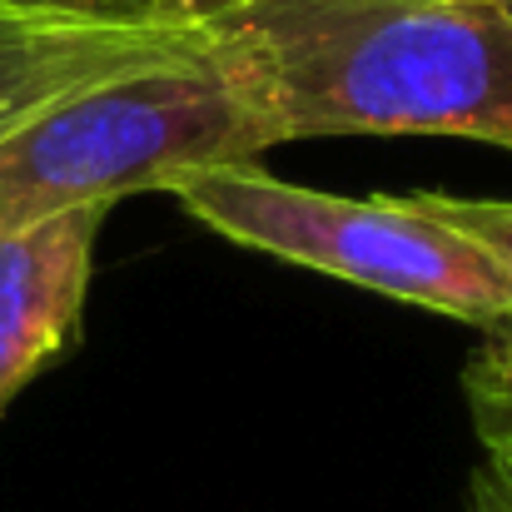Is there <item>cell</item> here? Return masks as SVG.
<instances>
[{
  "mask_svg": "<svg viewBox=\"0 0 512 512\" xmlns=\"http://www.w3.org/2000/svg\"><path fill=\"white\" fill-rule=\"evenodd\" d=\"M209 30L249 65L284 140L458 135L512 150L503 0H249Z\"/></svg>",
  "mask_w": 512,
  "mask_h": 512,
  "instance_id": "1",
  "label": "cell"
},
{
  "mask_svg": "<svg viewBox=\"0 0 512 512\" xmlns=\"http://www.w3.org/2000/svg\"><path fill=\"white\" fill-rule=\"evenodd\" d=\"M274 145H284V130L269 100L209 30L189 55L100 80L0 140V229L254 165Z\"/></svg>",
  "mask_w": 512,
  "mask_h": 512,
  "instance_id": "2",
  "label": "cell"
},
{
  "mask_svg": "<svg viewBox=\"0 0 512 512\" xmlns=\"http://www.w3.org/2000/svg\"><path fill=\"white\" fill-rule=\"evenodd\" d=\"M170 194L234 244L463 324H512V274L423 199H348L259 165L189 174Z\"/></svg>",
  "mask_w": 512,
  "mask_h": 512,
  "instance_id": "3",
  "label": "cell"
},
{
  "mask_svg": "<svg viewBox=\"0 0 512 512\" xmlns=\"http://www.w3.org/2000/svg\"><path fill=\"white\" fill-rule=\"evenodd\" d=\"M204 35L150 0H0V140L100 80L189 55Z\"/></svg>",
  "mask_w": 512,
  "mask_h": 512,
  "instance_id": "4",
  "label": "cell"
},
{
  "mask_svg": "<svg viewBox=\"0 0 512 512\" xmlns=\"http://www.w3.org/2000/svg\"><path fill=\"white\" fill-rule=\"evenodd\" d=\"M100 224L105 209H65L0 229V413L65 343H75Z\"/></svg>",
  "mask_w": 512,
  "mask_h": 512,
  "instance_id": "5",
  "label": "cell"
},
{
  "mask_svg": "<svg viewBox=\"0 0 512 512\" xmlns=\"http://www.w3.org/2000/svg\"><path fill=\"white\" fill-rule=\"evenodd\" d=\"M468 403L473 428L488 443V453H512V324L483 343V353L468 363Z\"/></svg>",
  "mask_w": 512,
  "mask_h": 512,
  "instance_id": "6",
  "label": "cell"
},
{
  "mask_svg": "<svg viewBox=\"0 0 512 512\" xmlns=\"http://www.w3.org/2000/svg\"><path fill=\"white\" fill-rule=\"evenodd\" d=\"M418 199L443 224H453L458 234L478 239L512 274V204H503V199H453V194H418Z\"/></svg>",
  "mask_w": 512,
  "mask_h": 512,
  "instance_id": "7",
  "label": "cell"
},
{
  "mask_svg": "<svg viewBox=\"0 0 512 512\" xmlns=\"http://www.w3.org/2000/svg\"><path fill=\"white\" fill-rule=\"evenodd\" d=\"M468 512H512V453H488L473 473Z\"/></svg>",
  "mask_w": 512,
  "mask_h": 512,
  "instance_id": "8",
  "label": "cell"
},
{
  "mask_svg": "<svg viewBox=\"0 0 512 512\" xmlns=\"http://www.w3.org/2000/svg\"><path fill=\"white\" fill-rule=\"evenodd\" d=\"M150 5L165 15H179V20H194V25H214V20L244 10L249 0H150Z\"/></svg>",
  "mask_w": 512,
  "mask_h": 512,
  "instance_id": "9",
  "label": "cell"
},
{
  "mask_svg": "<svg viewBox=\"0 0 512 512\" xmlns=\"http://www.w3.org/2000/svg\"><path fill=\"white\" fill-rule=\"evenodd\" d=\"M503 5H508V10H512V0H503Z\"/></svg>",
  "mask_w": 512,
  "mask_h": 512,
  "instance_id": "10",
  "label": "cell"
}]
</instances>
